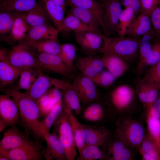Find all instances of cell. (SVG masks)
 Wrapping results in <instances>:
<instances>
[{
	"label": "cell",
	"instance_id": "d590c367",
	"mask_svg": "<svg viewBox=\"0 0 160 160\" xmlns=\"http://www.w3.org/2000/svg\"><path fill=\"white\" fill-rule=\"evenodd\" d=\"M41 70L28 68L23 70L20 76L17 86L16 88L18 90L21 89L27 90L36 79Z\"/></svg>",
	"mask_w": 160,
	"mask_h": 160
},
{
	"label": "cell",
	"instance_id": "4fadbf2b",
	"mask_svg": "<svg viewBox=\"0 0 160 160\" xmlns=\"http://www.w3.org/2000/svg\"><path fill=\"white\" fill-rule=\"evenodd\" d=\"M116 138L107 144L104 151L109 160H132L135 151L121 140L116 134Z\"/></svg>",
	"mask_w": 160,
	"mask_h": 160
},
{
	"label": "cell",
	"instance_id": "2e32d148",
	"mask_svg": "<svg viewBox=\"0 0 160 160\" xmlns=\"http://www.w3.org/2000/svg\"><path fill=\"white\" fill-rule=\"evenodd\" d=\"M135 91L139 101L146 113L160 93V90L158 88L142 79L137 84Z\"/></svg>",
	"mask_w": 160,
	"mask_h": 160
},
{
	"label": "cell",
	"instance_id": "db71d44e",
	"mask_svg": "<svg viewBox=\"0 0 160 160\" xmlns=\"http://www.w3.org/2000/svg\"><path fill=\"white\" fill-rule=\"evenodd\" d=\"M57 3L61 6L65 11V10L68 5L66 0H54Z\"/></svg>",
	"mask_w": 160,
	"mask_h": 160
},
{
	"label": "cell",
	"instance_id": "277c9868",
	"mask_svg": "<svg viewBox=\"0 0 160 160\" xmlns=\"http://www.w3.org/2000/svg\"><path fill=\"white\" fill-rule=\"evenodd\" d=\"M38 53L26 41H22L12 46L7 61L13 66L23 70L34 68L42 71L37 60Z\"/></svg>",
	"mask_w": 160,
	"mask_h": 160
},
{
	"label": "cell",
	"instance_id": "c3c4849f",
	"mask_svg": "<svg viewBox=\"0 0 160 160\" xmlns=\"http://www.w3.org/2000/svg\"><path fill=\"white\" fill-rule=\"evenodd\" d=\"M160 0H140L141 12L150 16Z\"/></svg>",
	"mask_w": 160,
	"mask_h": 160
},
{
	"label": "cell",
	"instance_id": "7c38bea8",
	"mask_svg": "<svg viewBox=\"0 0 160 160\" xmlns=\"http://www.w3.org/2000/svg\"><path fill=\"white\" fill-rule=\"evenodd\" d=\"M36 58L41 70L44 69L67 76L70 75L72 72L59 55L38 52Z\"/></svg>",
	"mask_w": 160,
	"mask_h": 160
},
{
	"label": "cell",
	"instance_id": "f35d334b",
	"mask_svg": "<svg viewBox=\"0 0 160 160\" xmlns=\"http://www.w3.org/2000/svg\"><path fill=\"white\" fill-rule=\"evenodd\" d=\"M77 48L73 44L65 43L60 44L59 56L72 71L75 69L74 62Z\"/></svg>",
	"mask_w": 160,
	"mask_h": 160
},
{
	"label": "cell",
	"instance_id": "44dd1931",
	"mask_svg": "<svg viewBox=\"0 0 160 160\" xmlns=\"http://www.w3.org/2000/svg\"><path fill=\"white\" fill-rule=\"evenodd\" d=\"M68 14L73 15L78 17L85 24L95 32L100 33V28L106 35L104 25L92 12L85 9L78 7H70Z\"/></svg>",
	"mask_w": 160,
	"mask_h": 160
},
{
	"label": "cell",
	"instance_id": "ee69618b",
	"mask_svg": "<svg viewBox=\"0 0 160 160\" xmlns=\"http://www.w3.org/2000/svg\"><path fill=\"white\" fill-rule=\"evenodd\" d=\"M142 79L152 84L160 90V61L150 66Z\"/></svg>",
	"mask_w": 160,
	"mask_h": 160
},
{
	"label": "cell",
	"instance_id": "9a60e30c",
	"mask_svg": "<svg viewBox=\"0 0 160 160\" xmlns=\"http://www.w3.org/2000/svg\"><path fill=\"white\" fill-rule=\"evenodd\" d=\"M29 135L20 130L15 126L5 131L0 142V147L10 150L33 143Z\"/></svg>",
	"mask_w": 160,
	"mask_h": 160
},
{
	"label": "cell",
	"instance_id": "680465c9",
	"mask_svg": "<svg viewBox=\"0 0 160 160\" xmlns=\"http://www.w3.org/2000/svg\"></svg>",
	"mask_w": 160,
	"mask_h": 160
},
{
	"label": "cell",
	"instance_id": "f546056e",
	"mask_svg": "<svg viewBox=\"0 0 160 160\" xmlns=\"http://www.w3.org/2000/svg\"><path fill=\"white\" fill-rule=\"evenodd\" d=\"M23 70L13 66L7 60H0V87L13 83L20 76Z\"/></svg>",
	"mask_w": 160,
	"mask_h": 160
},
{
	"label": "cell",
	"instance_id": "9c48e42d",
	"mask_svg": "<svg viewBox=\"0 0 160 160\" xmlns=\"http://www.w3.org/2000/svg\"><path fill=\"white\" fill-rule=\"evenodd\" d=\"M75 40L82 51L87 55L100 53L103 47V35L92 31L74 32Z\"/></svg>",
	"mask_w": 160,
	"mask_h": 160
},
{
	"label": "cell",
	"instance_id": "cb8c5ba5",
	"mask_svg": "<svg viewBox=\"0 0 160 160\" xmlns=\"http://www.w3.org/2000/svg\"><path fill=\"white\" fill-rule=\"evenodd\" d=\"M102 59L104 68H106L116 79L123 75L128 69L127 61L116 55L103 54Z\"/></svg>",
	"mask_w": 160,
	"mask_h": 160
},
{
	"label": "cell",
	"instance_id": "74e56055",
	"mask_svg": "<svg viewBox=\"0 0 160 160\" xmlns=\"http://www.w3.org/2000/svg\"><path fill=\"white\" fill-rule=\"evenodd\" d=\"M79 153L78 160H107L104 151L96 145H86Z\"/></svg>",
	"mask_w": 160,
	"mask_h": 160
},
{
	"label": "cell",
	"instance_id": "ab89813d",
	"mask_svg": "<svg viewBox=\"0 0 160 160\" xmlns=\"http://www.w3.org/2000/svg\"><path fill=\"white\" fill-rule=\"evenodd\" d=\"M64 24V31H72L74 32L84 31L95 32L78 17L71 14H68L65 17Z\"/></svg>",
	"mask_w": 160,
	"mask_h": 160
},
{
	"label": "cell",
	"instance_id": "ac0fdd59",
	"mask_svg": "<svg viewBox=\"0 0 160 160\" xmlns=\"http://www.w3.org/2000/svg\"><path fill=\"white\" fill-rule=\"evenodd\" d=\"M43 138L47 144V147L43 151V156L47 160H67L65 148L54 131L44 135Z\"/></svg>",
	"mask_w": 160,
	"mask_h": 160
},
{
	"label": "cell",
	"instance_id": "6da1fadb",
	"mask_svg": "<svg viewBox=\"0 0 160 160\" xmlns=\"http://www.w3.org/2000/svg\"><path fill=\"white\" fill-rule=\"evenodd\" d=\"M5 93L9 94L16 103L19 112V123L26 132L36 139L42 138L39 131L41 121L37 103L15 87L7 90Z\"/></svg>",
	"mask_w": 160,
	"mask_h": 160
},
{
	"label": "cell",
	"instance_id": "4dcf8cb0",
	"mask_svg": "<svg viewBox=\"0 0 160 160\" xmlns=\"http://www.w3.org/2000/svg\"><path fill=\"white\" fill-rule=\"evenodd\" d=\"M136 15L131 7H125L122 10L119 19L117 33L120 36L128 35L134 24Z\"/></svg>",
	"mask_w": 160,
	"mask_h": 160
},
{
	"label": "cell",
	"instance_id": "d4e9b609",
	"mask_svg": "<svg viewBox=\"0 0 160 160\" xmlns=\"http://www.w3.org/2000/svg\"><path fill=\"white\" fill-rule=\"evenodd\" d=\"M158 38L153 28L148 32L141 36L139 49V61L137 69L140 71L145 66V62L150 56L152 51V40Z\"/></svg>",
	"mask_w": 160,
	"mask_h": 160
},
{
	"label": "cell",
	"instance_id": "11a10c76",
	"mask_svg": "<svg viewBox=\"0 0 160 160\" xmlns=\"http://www.w3.org/2000/svg\"><path fill=\"white\" fill-rule=\"evenodd\" d=\"M98 0L101 4H102L105 2H106L110 0Z\"/></svg>",
	"mask_w": 160,
	"mask_h": 160
},
{
	"label": "cell",
	"instance_id": "8d00e7d4",
	"mask_svg": "<svg viewBox=\"0 0 160 160\" xmlns=\"http://www.w3.org/2000/svg\"><path fill=\"white\" fill-rule=\"evenodd\" d=\"M69 117L75 144L79 153L86 145L83 136V124L78 121L72 112L69 113Z\"/></svg>",
	"mask_w": 160,
	"mask_h": 160
},
{
	"label": "cell",
	"instance_id": "52a82bcc",
	"mask_svg": "<svg viewBox=\"0 0 160 160\" xmlns=\"http://www.w3.org/2000/svg\"><path fill=\"white\" fill-rule=\"evenodd\" d=\"M0 132L8 126L20 123L18 107L10 95L5 93L0 95Z\"/></svg>",
	"mask_w": 160,
	"mask_h": 160
},
{
	"label": "cell",
	"instance_id": "f1b7e54d",
	"mask_svg": "<svg viewBox=\"0 0 160 160\" xmlns=\"http://www.w3.org/2000/svg\"><path fill=\"white\" fill-rule=\"evenodd\" d=\"M138 151L143 160H160V149L156 142L146 134Z\"/></svg>",
	"mask_w": 160,
	"mask_h": 160
},
{
	"label": "cell",
	"instance_id": "603a6c76",
	"mask_svg": "<svg viewBox=\"0 0 160 160\" xmlns=\"http://www.w3.org/2000/svg\"><path fill=\"white\" fill-rule=\"evenodd\" d=\"M24 13L26 22L30 27L51 22L42 0H38L34 7Z\"/></svg>",
	"mask_w": 160,
	"mask_h": 160
},
{
	"label": "cell",
	"instance_id": "6f0895ef",
	"mask_svg": "<svg viewBox=\"0 0 160 160\" xmlns=\"http://www.w3.org/2000/svg\"><path fill=\"white\" fill-rule=\"evenodd\" d=\"M159 148H160V143H159Z\"/></svg>",
	"mask_w": 160,
	"mask_h": 160
},
{
	"label": "cell",
	"instance_id": "5b68a950",
	"mask_svg": "<svg viewBox=\"0 0 160 160\" xmlns=\"http://www.w3.org/2000/svg\"><path fill=\"white\" fill-rule=\"evenodd\" d=\"M69 113L63 108L53 126L54 131L65 148L67 160H73L76 156L77 149L69 119Z\"/></svg>",
	"mask_w": 160,
	"mask_h": 160
},
{
	"label": "cell",
	"instance_id": "30bf717a",
	"mask_svg": "<svg viewBox=\"0 0 160 160\" xmlns=\"http://www.w3.org/2000/svg\"><path fill=\"white\" fill-rule=\"evenodd\" d=\"M103 18L108 36L117 33L119 19L122 11L120 0H110L102 4Z\"/></svg>",
	"mask_w": 160,
	"mask_h": 160
},
{
	"label": "cell",
	"instance_id": "681fc988",
	"mask_svg": "<svg viewBox=\"0 0 160 160\" xmlns=\"http://www.w3.org/2000/svg\"><path fill=\"white\" fill-rule=\"evenodd\" d=\"M120 2L121 6L125 8L130 7H132L136 16L141 12L140 0H120Z\"/></svg>",
	"mask_w": 160,
	"mask_h": 160
},
{
	"label": "cell",
	"instance_id": "4316f807",
	"mask_svg": "<svg viewBox=\"0 0 160 160\" xmlns=\"http://www.w3.org/2000/svg\"><path fill=\"white\" fill-rule=\"evenodd\" d=\"M18 13L0 12V39L13 46L11 32L15 18Z\"/></svg>",
	"mask_w": 160,
	"mask_h": 160
},
{
	"label": "cell",
	"instance_id": "d6986e66",
	"mask_svg": "<svg viewBox=\"0 0 160 160\" xmlns=\"http://www.w3.org/2000/svg\"><path fill=\"white\" fill-rule=\"evenodd\" d=\"M82 133L86 145L98 146L104 145L111 134V131L105 127H95L83 124Z\"/></svg>",
	"mask_w": 160,
	"mask_h": 160
},
{
	"label": "cell",
	"instance_id": "83f0119b",
	"mask_svg": "<svg viewBox=\"0 0 160 160\" xmlns=\"http://www.w3.org/2000/svg\"><path fill=\"white\" fill-rule=\"evenodd\" d=\"M38 0H4L0 3V12L24 13L34 7Z\"/></svg>",
	"mask_w": 160,
	"mask_h": 160
},
{
	"label": "cell",
	"instance_id": "5bb4252c",
	"mask_svg": "<svg viewBox=\"0 0 160 160\" xmlns=\"http://www.w3.org/2000/svg\"><path fill=\"white\" fill-rule=\"evenodd\" d=\"M74 65L82 74L89 77L94 76L104 68L102 57L96 54L77 57Z\"/></svg>",
	"mask_w": 160,
	"mask_h": 160
},
{
	"label": "cell",
	"instance_id": "ffe728a7",
	"mask_svg": "<svg viewBox=\"0 0 160 160\" xmlns=\"http://www.w3.org/2000/svg\"><path fill=\"white\" fill-rule=\"evenodd\" d=\"M41 147L37 143L27 144L9 150L11 160H40L43 156Z\"/></svg>",
	"mask_w": 160,
	"mask_h": 160
},
{
	"label": "cell",
	"instance_id": "b9f144b4",
	"mask_svg": "<svg viewBox=\"0 0 160 160\" xmlns=\"http://www.w3.org/2000/svg\"><path fill=\"white\" fill-rule=\"evenodd\" d=\"M105 113L102 106L100 104L92 103L90 104L84 110L83 116L87 120L97 121L103 119Z\"/></svg>",
	"mask_w": 160,
	"mask_h": 160
},
{
	"label": "cell",
	"instance_id": "9f6ffc18",
	"mask_svg": "<svg viewBox=\"0 0 160 160\" xmlns=\"http://www.w3.org/2000/svg\"><path fill=\"white\" fill-rule=\"evenodd\" d=\"M4 0H0V3H1V2L3 1Z\"/></svg>",
	"mask_w": 160,
	"mask_h": 160
},
{
	"label": "cell",
	"instance_id": "f5cc1de1",
	"mask_svg": "<svg viewBox=\"0 0 160 160\" xmlns=\"http://www.w3.org/2000/svg\"><path fill=\"white\" fill-rule=\"evenodd\" d=\"M9 51L5 49L1 48L0 50V60L7 61Z\"/></svg>",
	"mask_w": 160,
	"mask_h": 160
},
{
	"label": "cell",
	"instance_id": "816d5d0a",
	"mask_svg": "<svg viewBox=\"0 0 160 160\" xmlns=\"http://www.w3.org/2000/svg\"><path fill=\"white\" fill-rule=\"evenodd\" d=\"M9 150L0 147V160H9Z\"/></svg>",
	"mask_w": 160,
	"mask_h": 160
},
{
	"label": "cell",
	"instance_id": "8992f818",
	"mask_svg": "<svg viewBox=\"0 0 160 160\" xmlns=\"http://www.w3.org/2000/svg\"><path fill=\"white\" fill-rule=\"evenodd\" d=\"M136 95L135 91L127 85H120L113 91L111 101L119 117L134 114L132 105Z\"/></svg>",
	"mask_w": 160,
	"mask_h": 160
},
{
	"label": "cell",
	"instance_id": "8fae6325",
	"mask_svg": "<svg viewBox=\"0 0 160 160\" xmlns=\"http://www.w3.org/2000/svg\"><path fill=\"white\" fill-rule=\"evenodd\" d=\"M72 85L82 103H88L97 98L98 91L90 78L82 74L75 78Z\"/></svg>",
	"mask_w": 160,
	"mask_h": 160
},
{
	"label": "cell",
	"instance_id": "7402d4cb",
	"mask_svg": "<svg viewBox=\"0 0 160 160\" xmlns=\"http://www.w3.org/2000/svg\"><path fill=\"white\" fill-rule=\"evenodd\" d=\"M51 78L41 71L30 88L25 93L38 103L41 99L46 95L52 85Z\"/></svg>",
	"mask_w": 160,
	"mask_h": 160
},
{
	"label": "cell",
	"instance_id": "bcb514c9",
	"mask_svg": "<svg viewBox=\"0 0 160 160\" xmlns=\"http://www.w3.org/2000/svg\"><path fill=\"white\" fill-rule=\"evenodd\" d=\"M160 61V41H157L152 44L151 54L147 59L145 66H152Z\"/></svg>",
	"mask_w": 160,
	"mask_h": 160
},
{
	"label": "cell",
	"instance_id": "836d02e7",
	"mask_svg": "<svg viewBox=\"0 0 160 160\" xmlns=\"http://www.w3.org/2000/svg\"><path fill=\"white\" fill-rule=\"evenodd\" d=\"M153 28L150 16L140 13L136 17L129 37L140 38Z\"/></svg>",
	"mask_w": 160,
	"mask_h": 160
},
{
	"label": "cell",
	"instance_id": "1f68e13d",
	"mask_svg": "<svg viewBox=\"0 0 160 160\" xmlns=\"http://www.w3.org/2000/svg\"><path fill=\"white\" fill-rule=\"evenodd\" d=\"M30 28L26 22L25 13H18L15 18L11 32L13 46L16 42L17 43L25 40Z\"/></svg>",
	"mask_w": 160,
	"mask_h": 160
},
{
	"label": "cell",
	"instance_id": "7a4b0ae2",
	"mask_svg": "<svg viewBox=\"0 0 160 160\" xmlns=\"http://www.w3.org/2000/svg\"><path fill=\"white\" fill-rule=\"evenodd\" d=\"M104 41L100 53L116 55L126 61H132L139 55L140 38L103 35Z\"/></svg>",
	"mask_w": 160,
	"mask_h": 160
},
{
	"label": "cell",
	"instance_id": "ba28073f",
	"mask_svg": "<svg viewBox=\"0 0 160 160\" xmlns=\"http://www.w3.org/2000/svg\"><path fill=\"white\" fill-rule=\"evenodd\" d=\"M51 80L52 85L62 92L63 109L69 112L73 111L79 114L81 110V102L72 84L56 78H52Z\"/></svg>",
	"mask_w": 160,
	"mask_h": 160
},
{
	"label": "cell",
	"instance_id": "d6a6232c",
	"mask_svg": "<svg viewBox=\"0 0 160 160\" xmlns=\"http://www.w3.org/2000/svg\"><path fill=\"white\" fill-rule=\"evenodd\" d=\"M63 108V101L61 99L54 105L44 118L41 121L39 131L42 138H43L44 135L50 133L51 128L62 112Z\"/></svg>",
	"mask_w": 160,
	"mask_h": 160
},
{
	"label": "cell",
	"instance_id": "3957f363",
	"mask_svg": "<svg viewBox=\"0 0 160 160\" xmlns=\"http://www.w3.org/2000/svg\"><path fill=\"white\" fill-rule=\"evenodd\" d=\"M116 125L117 137L128 146L138 151L146 134L143 123L131 115H125L118 117Z\"/></svg>",
	"mask_w": 160,
	"mask_h": 160
},
{
	"label": "cell",
	"instance_id": "7dc6e473",
	"mask_svg": "<svg viewBox=\"0 0 160 160\" xmlns=\"http://www.w3.org/2000/svg\"><path fill=\"white\" fill-rule=\"evenodd\" d=\"M152 27L158 39L160 38V0L159 3L150 16Z\"/></svg>",
	"mask_w": 160,
	"mask_h": 160
},
{
	"label": "cell",
	"instance_id": "484cf974",
	"mask_svg": "<svg viewBox=\"0 0 160 160\" xmlns=\"http://www.w3.org/2000/svg\"><path fill=\"white\" fill-rule=\"evenodd\" d=\"M51 22L59 32L64 31V24L65 11L54 0H42Z\"/></svg>",
	"mask_w": 160,
	"mask_h": 160
},
{
	"label": "cell",
	"instance_id": "7bdbcfd3",
	"mask_svg": "<svg viewBox=\"0 0 160 160\" xmlns=\"http://www.w3.org/2000/svg\"><path fill=\"white\" fill-rule=\"evenodd\" d=\"M146 116L148 134L156 142L159 148L160 118L154 117L148 114H146Z\"/></svg>",
	"mask_w": 160,
	"mask_h": 160
},
{
	"label": "cell",
	"instance_id": "60d3db41",
	"mask_svg": "<svg viewBox=\"0 0 160 160\" xmlns=\"http://www.w3.org/2000/svg\"><path fill=\"white\" fill-rule=\"evenodd\" d=\"M28 42L38 52H43L59 55L60 54V44L57 40Z\"/></svg>",
	"mask_w": 160,
	"mask_h": 160
},
{
	"label": "cell",
	"instance_id": "f907efd6",
	"mask_svg": "<svg viewBox=\"0 0 160 160\" xmlns=\"http://www.w3.org/2000/svg\"><path fill=\"white\" fill-rule=\"evenodd\" d=\"M146 114L160 118V93L155 101L151 106Z\"/></svg>",
	"mask_w": 160,
	"mask_h": 160
},
{
	"label": "cell",
	"instance_id": "e0dca14e",
	"mask_svg": "<svg viewBox=\"0 0 160 160\" xmlns=\"http://www.w3.org/2000/svg\"><path fill=\"white\" fill-rule=\"evenodd\" d=\"M59 32L50 23L31 27L25 40L28 42L57 40Z\"/></svg>",
	"mask_w": 160,
	"mask_h": 160
},
{
	"label": "cell",
	"instance_id": "f6af8a7d",
	"mask_svg": "<svg viewBox=\"0 0 160 160\" xmlns=\"http://www.w3.org/2000/svg\"><path fill=\"white\" fill-rule=\"evenodd\" d=\"M89 78L95 84L105 87L111 85L116 79L108 70H102L94 76Z\"/></svg>",
	"mask_w": 160,
	"mask_h": 160
},
{
	"label": "cell",
	"instance_id": "e575fe53",
	"mask_svg": "<svg viewBox=\"0 0 160 160\" xmlns=\"http://www.w3.org/2000/svg\"><path fill=\"white\" fill-rule=\"evenodd\" d=\"M66 1L68 6L70 7H79L92 12L104 25L103 6L98 0H66Z\"/></svg>",
	"mask_w": 160,
	"mask_h": 160
}]
</instances>
